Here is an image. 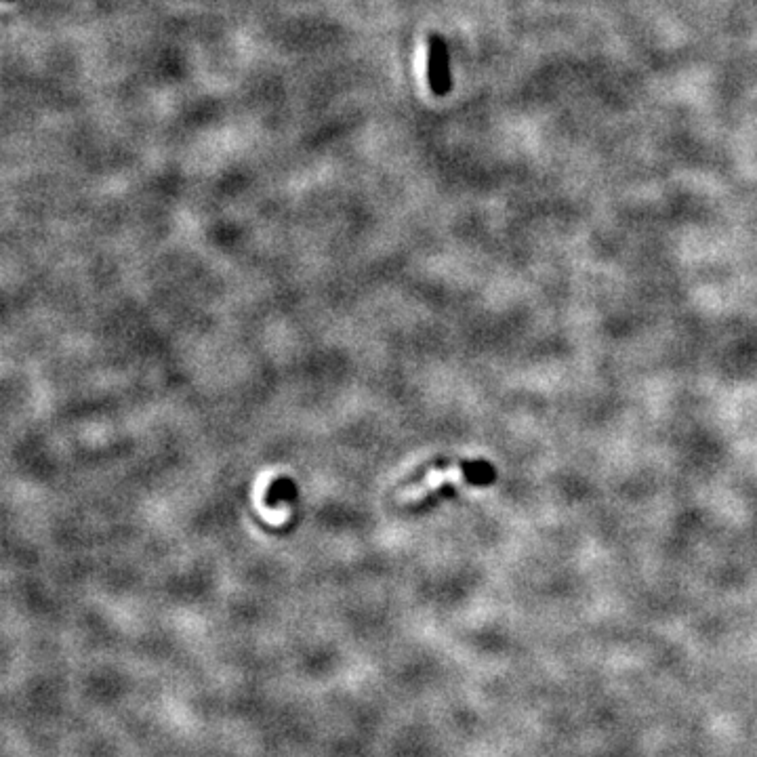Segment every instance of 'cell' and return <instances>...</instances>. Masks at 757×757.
I'll return each mask as SVG.
<instances>
[{
  "mask_svg": "<svg viewBox=\"0 0 757 757\" xmlns=\"http://www.w3.org/2000/svg\"><path fill=\"white\" fill-rule=\"evenodd\" d=\"M427 78L432 93L442 97L450 91V70H448V49L440 36L429 40V61H427Z\"/></svg>",
  "mask_w": 757,
  "mask_h": 757,
  "instance_id": "1",
  "label": "cell"
}]
</instances>
